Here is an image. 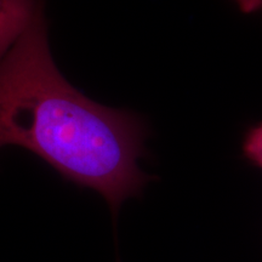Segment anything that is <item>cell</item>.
<instances>
[{
	"label": "cell",
	"instance_id": "3957f363",
	"mask_svg": "<svg viewBox=\"0 0 262 262\" xmlns=\"http://www.w3.org/2000/svg\"><path fill=\"white\" fill-rule=\"evenodd\" d=\"M243 153L245 158L262 169V123L249 130L243 142Z\"/></svg>",
	"mask_w": 262,
	"mask_h": 262
},
{
	"label": "cell",
	"instance_id": "7a4b0ae2",
	"mask_svg": "<svg viewBox=\"0 0 262 262\" xmlns=\"http://www.w3.org/2000/svg\"><path fill=\"white\" fill-rule=\"evenodd\" d=\"M44 6V0H0V60Z\"/></svg>",
	"mask_w": 262,
	"mask_h": 262
},
{
	"label": "cell",
	"instance_id": "277c9868",
	"mask_svg": "<svg viewBox=\"0 0 262 262\" xmlns=\"http://www.w3.org/2000/svg\"><path fill=\"white\" fill-rule=\"evenodd\" d=\"M244 14H251L262 10V0H233Z\"/></svg>",
	"mask_w": 262,
	"mask_h": 262
},
{
	"label": "cell",
	"instance_id": "6da1fadb",
	"mask_svg": "<svg viewBox=\"0 0 262 262\" xmlns=\"http://www.w3.org/2000/svg\"><path fill=\"white\" fill-rule=\"evenodd\" d=\"M146 136L139 116L95 102L63 77L42 6L0 60V148L22 147L64 181L100 193L116 220L120 205L155 180L137 164Z\"/></svg>",
	"mask_w": 262,
	"mask_h": 262
}]
</instances>
